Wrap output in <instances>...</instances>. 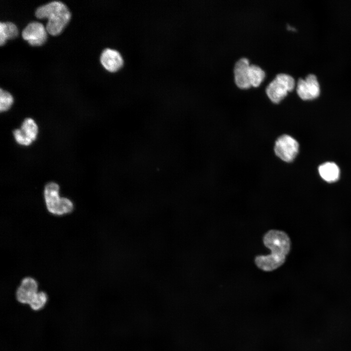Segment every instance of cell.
I'll use <instances>...</instances> for the list:
<instances>
[{
	"label": "cell",
	"mask_w": 351,
	"mask_h": 351,
	"mask_svg": "<svg viewBox=\"0 0 351 351\" xmlns=\"http://www.w3.org/2000/svg\"><path fill=\"white\" fill-rule=\"evenodd\" d=\"M47 300V296L46 293L44 292H39L35 294L28 304L32 310L38 311L44 307Z\"/></svg>",
	"instance_id": "obj_15"
},
{
	"label": "cell",
	"mask_w": 351,
	"mask_h": 351,
	"mask_svg": "<svg viewBox=\"0 0 351 351\" xmlns=\"http://www.w3.org/2000/svg\"><path fill=\"white\" fill-rule=\"evenodd\" d=\"M38 283L34 278L30 277L24 278L16 291L17 300L21 303L28 304L32 298L38 292Z\"/></svg>",
	"instance_id": "obj_10"
},
{
	"label": "cell",
	"mask_w": 351,
	"mask_h": 351,
	"mask_svg": "<svg viewBox=\"0 0 351 351\" xmlns=\"http://www.w3.org/2000/svg\"><path fill=\"white\" fill-rule=\"evenodd\" d=\"M265 77V71L258 65L250 64L249 68V79L251 86H258Z\"/></svg>",
	"instance_id": "obj_14"
},
{
	"label": "cell",
	"mask_w": 351,
	"mask_h": 351,
	"mask_svg": "<svg viewBox=\"0 0 351 351\" xmlns=\"http://www.w3.org/2000/svg\"><path fill=\"white\" fill-rule=\"evenodd\" d=\"M59 188L56 183H48L44 188V196L48 211L52 214L61 215L72 212L74 205L70 199L59 196Z\"/></svg>",
	"instance_id": "obj_3"
},
{
	"label": "cell",
	"mask_w": 351,
	"mask_h": 351,
	"mask_svg": "<svg viewBox=\"0 0 351 351\" xmlns=\"http://www.w3.org/2000/svg\"><path fill=\"white\" fill-rule=\"evenodd\" d=\"M38 133V127L35 121L31 118H26L20 129H15L13 135L19 144L28 146L34 141Z\"/></svg>",
	"instance_id": "obj_7"
},
{
	"label": "cell",
	"mask_w": 351,
	"mask_h": 351,
	"mask_svg": "<svg viewBox=\"0 0 351 351\" xmlns=\"http://www.w3.org/2000/svg\"><path fill=\"white\" fill-rule=\"evenodd\" d=\"M21 36L30 45L39 46L46 41L47 31L41 23L32 21L22 30Z\"/></svg>",
	"instance_id": "obj_8"
},
{
	"label": "cell",
	"mask_w": 351,
	"mask_h": 351,
	"mask_svg": "<svg viewBox=\"0 0 351 351\" xmlns=\"http://www.w3.org/2000/svg\"><path fill=\"white\" fill-rule=\"evenodd\" d=\"M35 16L39 19L47 18L45 27L47 32L52 35H57L69 22L71 13L64 3L54 0L38 7Z\"/></svg>",
	"instance_id": "obj_1"
},
{
	"label": "cell",
	"mask_w": 351,
	"mask_h": 351,
	"mask_svg": "<svg viewBox=\"0 0 351 351\" xmlns=\"http://www.w3.org/2000/svg\"><path fill=\"white\" fill-rule=\"evenodd\" d=\"M296 92L299 98L304 100L317 98L320 95V89L316 77L310 74L304 79L299 78L296 84Z\"/></svg>",
	"instance_id": "obj_6"
},
{
	"label": "cell",
	"mask_w": 351,
	"mask_h": 351,
	"mask_svg": "<svg viewBox=\"0 0 351 351\" xmlns=\"http://www.w3.org/2000/svg\"><path fill=\"white\" fill-rule=\"evenodd\" d=\"M18 34L16 25L10 21L0 22V44L3 45L7 39L15 38Z\"/></svg>",
	"instance_id": "obj_13"
},
{
	"label": "cell",
	"mask_w": 351,
	"mask_h": 351,
	"mask_svg": "<svg viewBox=\"0 0 351 351\" xmlns=\"http://www.w3.org/2000/svg\"><path fill=\"white\" fill-rule=\"evenodd\" d=\"M263 242L272 252L269 255L283 264L291 248V241L287 234L280 230H269L264 234Z\"/></svg>",
	"instance_id": "obj_2"
},
{
	"label": "cell",
	"mask_w": 351,
	"mask_h": 351,
	"mask_svg": "<svg viewBox=\"0 0 351 351\" xmlns=\"http://www.w3.org/2000/svg\"><path fill=\"white\" fill-rule=\"evenodd\" d=\"M100 61L102 66L111 72L117 71L123 64V59L120 54L111 48H106L102 52Z\"/></svg>",
	"instance_id": "obj_11"
},
{
	"label": "cell",
	"mask_w": 351,
	"mask_h": 351,
	"mask_svg": "<svg viewBox=\"0 0 351 351\" xmlns=\"http://www.w3.org/2000/svg\"><path fill=\"white\" fill-rule=\"evenodd\" d=\"M13 102V98L7 91L0 89V111L1 112L8 110Z\"/></svg>",
	"instance_id": "obj_16"
},
{
	"label": "cell",
	"mask_w": 351,
	"mask_h": 351,
	"mask_svg": "<svg viewBox=\"0 0 351 351\" xmlns=\"http://www.w3.org/2000/svg\"><path fill=\"white\" fill-rule=\"evenodd\" d=\"M250 65L249 59L244 57L239 59L234 64V81L240 88L247 89L251 86L249 79Z\"/></svg>",
	"instance_id": "obj_9"
},
{
	"label": "cell",
	"mask_w": 351,
	"mask_h": 351,
	"mask_svg": "<svg viewBox=\"0 0 351 351\" xmlns=\"http://www.w3.org/2000/svg\"><path fill=\"white\" fill-rule=\"evenodd\" d=\"M318 172L323 179L328 182H334L339 177L340 170L334 163L327 162L321 165Z\"/></svg>",
	"instance_id": "obj_12"
},
{
	"label": "cell",
	"mask_w": 351,
	"mask_h": 351,
	"mask_svg": "<svg viewBox=\"0 0 351 351\" xmlns=\"http://www.w3.org/2000/svg\"><path fill=\"white\" fill-rule=\"evenodd\" d=\"M295 81L291 75L285 73L277 74L266 89V94L272 102L279 103L294 88Z\"/></svg>",
	"instance_id": "obj_5"
},
{
	"label": "cell",
	"mask_w": 351,
	"mask_h": 351,
	"mask_svg": "<svg viewBox=\"0 0 351 351\" xmlns=\"http://www.w3.org/2000/svg\"><path fill=\"white\" fill-rule=\"evenodd\" d=\"M299 150L297 140L287 134L278 136L274 141L273 152L274 156L286 163H291L296 157Z\"/></svg>",
	"instance_id": "obj_4"
}]
</instances>
